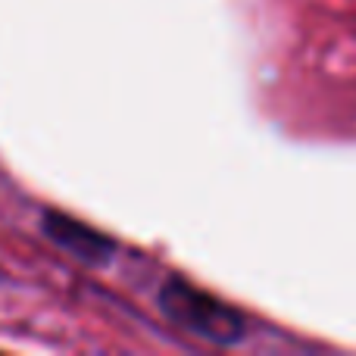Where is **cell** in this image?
Wrapping results in <instances>:
<instances>
[{
  "instance_id": "cell-2",
  "label": "cell",
  "mask_w": 356,
  "mask_h": 356,
  "mask_svg": "<svg viewBox=\"0 0 356 356\" xmlns=\"http://www.w3.org/2000/svg\"><path fill=\"white\" fill-rule=\"evenodd\" d=\"M44 234H47L54 244H60L63 250H69L75 259H85V263H106L113 257V241L106 234H100L97 228L85 225V222L72 219L66 213H56L47 209L41 219Z\"/></svg>"
},
{
  "instance_id": "cell-1",
  "label": "cell",
  "mask_w": 356,
  "mask_h": 356,
  "mask_svg": "<svg viewBox=\"0 0 356 356\" xmlns=\"http://www.w3.org/2000/svg\"><path fill=\"white\" fill-rule=\"evenodd\" d=\"M160 309L169 322H175L188 334L209 341V344L228 347L244 338V316L238 309L181 278H169L160 288Z\"/></svg>"
}]
</instances>
